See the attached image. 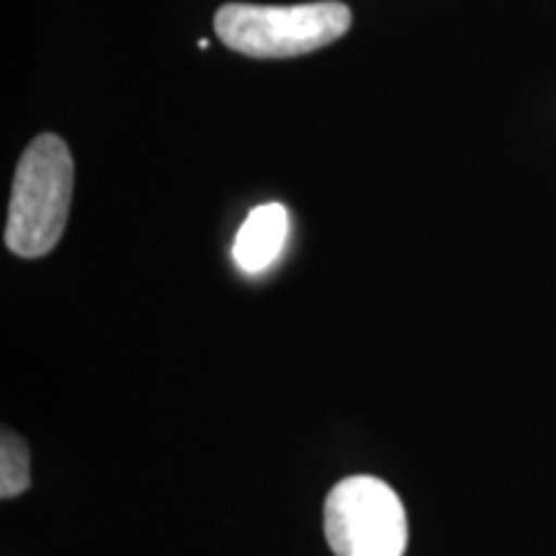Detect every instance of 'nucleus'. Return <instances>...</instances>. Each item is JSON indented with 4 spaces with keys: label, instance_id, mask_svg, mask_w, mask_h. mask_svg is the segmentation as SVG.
Masks as SVG:
<instances>
[{
    "label": "nucleus",
    "instance_id": "4",
    "mask_svg": "<svg viewBox=\"0 0 556 556\" xmlns=\"http://www.w3.org/2000/svg\"><path fill=\"white\" fill-rule=\"evenodd\" d=\"M289 232V214L281 204L255 206L235 238L232 255L245 274H261L281 255Z\"/></svg>",
    "mask_w": 556,
    "mask_h": 556
},
{
    "label": "nucleus",
    "instance_id": "1",
    "mask_svg": "<svg viewBox=\"0 0 556 556\" xmlns=\"http://www.w3.org/2000/svg\"><path fill=\"white\" fill-rule=\"evenodd\" d=\"M75 165L58 135H41L26 148L13 178L5 245L21 258L52 253L67 227Z\"/></svg>",
    "mask_w": 556,
    "mask_h": 556
},
{
    "label": "nucleus",
    "instance_id": "5",
    "mask_svg": "<svg viewBox=\"0 0 556 556\" xmlns=\"http://www.w3.org/2000/svg\"><path fill=\"white\" fill-rule=\"evenodd\" d=\"M31 486V458L24 438L13 430L0 435V497L13 500Z\"/></svg>",
    "mask_w": 556,
    "mask_h": 556
},
{
    "label": "nucleus",
    "instance_id": "3",
    "mask_svg": "<svg viewBox=\"0 0 556 556\" xmlns=\"http://www.w3.org/2000/svg\"><path fill=\"white\" fill-rule=\"evenodd\" d=\"M325 539L336 556H405V505L377 477L340 479L325 500Z\"/></svg>",
    "mask_w": 556,
    "mask_h": 556
},
{
    "label": "nucleus",
    "instance_id": "2",
    "mask_svg": "<svg viewBox=\"0 0 556 556\" xmlns=\"http://www.w3.org/2000/svg\"><path fill=\"white\" fill-rule=\"evenodd\" d=\"M351 9L338 0L302 5L227 3L214 16L229 50L258 60H283L332 45L351 29Z\"/></svg>",
    "mask_w": 556,
    "mask_h": 556
}]
</instances>
